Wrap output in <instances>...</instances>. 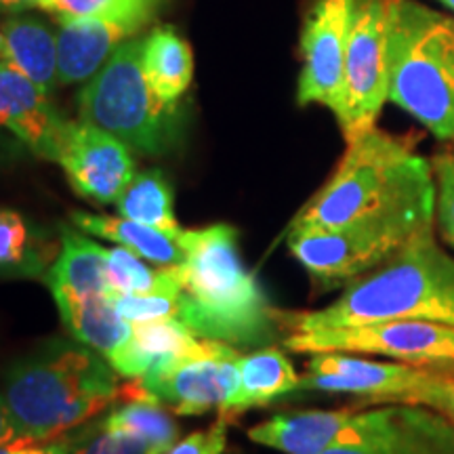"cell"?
Here are the masks:
<instances>
[{"mask_svg": "<svg viewBox=\"0 0 454 454\" xmlns=\"http://www.w3.org/2000/svg\"><path fill=\"white\" fill-rule=\"evenodd\" d=\"M72 124L49 93L0 59V127L24 141L34 156L59 164Z\"/></svg>", "mask_w": 454, "mask_h": 454, "instance_id": "obj_15", "label": "cell"}, {"mask_svg": "<svg viewBox=\"0 0 454 454\" xmlns=\"http://www.w3.org/2000/svg\"><path fill=\"white\" fill-rule=\"evenodd\" d=\"M51 0H0V13H24L27 9H47Z\"/></svg>", "mask_w": 454, "mask_h": 454, "instance_id": "obj_37", "label": "cell"}, {"mask_svg": "<svg viewBox=\"0 0 454 454\" xmlns=\"http://www.w3.org/2000/svg\"><path fill=\"white\" fill-rule=\"evenodd\" d=\"M391 421L394 404L372 411L282 412L248 429V438L282 454H325L372 444L391 427Z\"/></svg>", "mask_w": 454, "mask_h": 454, "instance_id": "obj_11", "label": "cell"}, {"mask_svg": "<svg viewBox=\"0 0 454 454\" xmlns=\"http://www.w3.org/2000/svg\"><path fill=\"white\" fill-rule=\"evenodd\" d=\"M325 454H454V425L425 406L394 404V421L381 438Z\"/></svg>", "mask_w": 454, "mask_h": 454, "instance_id": "obj_17", "label": "cell"}, {"mask_svg": "<svg viewBox=\"0 0 454 454\" xmlns=\"http://www.w3.org/2000/svg\"><path fill=\"white\" fill-rule=\"evenodd\" d=\"M106 429L133 435L150 446L152 454H162L177 442L179 427L167 406L156 400H127L101 419Z\"/></svg>", "mask_w": 454, "mask_h": 454, "instance_id": "obj_26", "label": "cell"}, {"mask_svg": "<svg viewBox=\"0 0 454 454\" xmlns=\"http://www.w3.org/2000/svg\"><path fill=\"white\" fill-rule=\"evenodd\" d=\"M170 0H51L47 13L57 21L84 17H130L152 24Z\"/></svg>", "mask_w": 454, "mask_h": 454, "instance_id": "obj_28", "label": "cell"}, {"mask_svg": "<svg viewBox=\"0 0 454 454\" xmlns=\"http://www.w3.org/2000/svg\"><path fill=\"white\" fill-rule=\"evenodd\" d=\"M387 95V0H356L345 57L343 110L337 116L345 144L377 127Z\"/></svg>", "mask_w": 454, "mask_h": 454, "instance_id": "obj_10", "label": "cell"}, {"mask_svg": "<svg viewBox=\"0 0 454 454\" xmlns=\"http://www.w3.org/2000/svg\"><path fill=\"white\" fill-rule=\"evenodd\" d=\"M240 357L231 345L198 337L190 348L158 362L144 377L130 379L127 387H121V397L156 400L184 417L213 408L231 417L240 391Z\"/></svg>", "mask_w": 454, "mask_h": 454, "instance_id": "obj_8", "label": "cell"}, {"mask_svg": "<svg viewBox=\"0 0 454 454\" xmlns=\"http://www.w3.org/2000/svg\"><path fill=\"white\" fill-rule=\"evenodd\" d=\"M27 242L30 234L21 215L0 208V270H13L26 263Z\"/></svg>", "mask_w": 454, "mask_h": 454, "instance_id": "obj_33", "label": "cell"}, {"mask_svg": "<svg viewBox=\"0 0 454 454\" xmlns=\"http://www.w3.org/2000/svg\"><path fill=\"white\" fill-rule=\"evenodd\" d=\"M231 421L234 419L227 414H219L211 427L185 435L184 440L175 442L162 454H223L227 448V429Z\"/></svg>", "mask_w": 454, "mask_h": 454, "instance_id": "obj_34", "label": "cell"}, {"mask_svg": "<svg viewBox=\"0 0 454 454\" xmlns=\"http://www.w3.org/2000/svg\"><path fill=\"white\" fill-rule=\"evenodd\" d=\"M4 57V36H3V32H0V59H3Z\"/></svg>", "mask_w": 454, "mask_h": 454, "instance_id": "obj_40", "label": "cell"}, {"mask_svg": "<svg viewBox=\"0 0 454 454\" xmlns=\"http://www.w3.org/2000/svg\"><path fill=\"white\" fill-rule=\"evenodd\" d=\"M121 217L150 225L164 234L179 236L181 227L173 208V187L162 170L147 168L135 173L116 200Z\"/></svg>", "mask_w": 454, "mask_h": 454, "instance_id": "obj_25", "label": "cell"}, {"mask_svg": "<svg viewBox=\"0 0 454 454\" xmlns=\"http://www.w3.org/2000/svg\"><path fill=\"white\" fill-rule=\"evenodd\" d=\"M400 404L425 406L454 425V377L431 372L419 387L402 397Z\"/></svg>", "mask_w": 454, "mask_h": 454, "instance_id": "obj_32", "label": "cell"}, {"mask_svg": "<svg viewBox=\"0 0 454 454\" xmlns=\"http://www.w3.org/2000/svg\"><path fill=\"white\" fill-rule=\"evenodd\" d=\"M59 167L78 196L90 202H116L135 177L130 147L107 130L87 122H74Z\"/></svg>", "mask_w": 454, "mask_h": 454, "instance_id": "obj_14", "label": "cell"}, {"mask_svg": "<svg viewBox=\"0 0 454 454\" xmlns=\"http://www.w3.org/2000/svg\"><path fill=\"white\" fill-rule=\"evenodd\" d=\"M67 452H70V442H67V438L64 435V438L27 446L21 454H67Z\"/></svg>", "mask_w": 454, "mask_h": 454, "instance_id": "obj_36", "label": "cell"}, {"mask_svg": "<svg viewBox=\"0 0 454 454\" xmlns=\"http://www.w3.org/2000/svg\"><path fill=\"white\" fill-rule=\"evenodd\" d=\"M144 70L156 95L167 104L179 106L194 76L190 44L170 26H160L144 38Z\"/></svg>", "mask_w": 454, "mask_h": 454, "instance_id": "obj_24", "label": "cell"}, {"mask_svg": "<svg viewBox=\"0 0 454 454\" xmlns=\"http://www.w3.org/2000/svg\"><path fill=\"white\" fill-rule=\"evenodd\" d=\"M3 395L20 440L41 444L87 425L121 397L118 372L78 340H51L4 374Z\"/></svg>", "mask_w": 454, "mask_h": 454, "instance_id": "obj_4", "label": "cell"}, {"mask_svg": "<svg viewBox=\"0 0 454 454\" xmlns=\"http://www.w3.org/2000/svg\"><path fill=\"white\" fill-rule=\"evenodd\" d=\"M179 294L173 265L150 268L145 259L124 247L107 248V297L110 294Z\"/></svg>", "mask_w": 454, "mask_h": 454, "instance_id": "obj_27", "label": "cell"}, {"mask_svg": "<svg viewBox=\"0 0 454 454\" xmlns=\"http://www.w3.org/2000/svg\"><path fill=\"white\" fill-rule=\"evenodd\" d=\"M198 337L177 316L133 325L127 345L110 360L118 377L139 379L158 362L190 348Z\"/></svg>", "mask_w": 454, "mask_h": 454, "instance_id": "obj_21", "label": "cell"}, {"mask_svg": "<svg viewBox=\"0 0 454 454\" xmlns=\"http://www.w3.org/2000/svg\"><path fill=\"white\" fill-rule=\"evenodd\" d=\"M438 3L444 4V7H448L454 13V0H438Z\"/></svg>", "mask_w": 454, "mask_h": 454, "instance_id": "obj_39", "label": "cell"}, {"mask_svg": "<svg viewBox=\"0 0 454 454\" xmlns=\"http://www.w3.org/2000/svg\"><path fill=\"white\" fill-rule=\"evenodd\" d=\"M70 221L76 230L116 242L118 247L129 248V251L154 265H179L185 257L179 244V236L164 234V231H158L150 225L124 219L121 215L110 217V215L72 211Z\"/></svg>", "mask_w": 454, "mask_h": 454, "instance_id": "obj_23", "label": "cell"}, {"mask_svg": "<svg viewBox=\"0 0 454 454\" xmlns=\"http://www.w3.org/2000/svg\"><path fill=\"white\" fill-rule=\"evenodd\" d=\"M61 322L78 343L95 349L107 362L121 351L133 333V325L118 314L107 294L95 297H72L53 294Z\"/></svg>", "mask_w": 454, "mask_h": 454, "instance_id": "obj_19", "label": "cell"}, {"mask_svg": "<svg viewBox=\"0 0 454 454\" xmlns=\"http://www.w3.org/2000/svg\"><path fill=\"white\" fill-rule=\"evenodd\" d=\"M280 320L286 333L379 320H423L454 328V254L431 223L377 270L345 284L326 308L280 311Z\"/></svg>", "mask_w": 454, "mask_h": 454, "instance_id": "obj_2", "label": "cell"}, {"mask_svg": "<svg viewBox=\"0 0 454 454\" xmlns=\"http://www.w3.org/2000/svg\"><path fill=\"white\" fill-rule=\"evenodd\" d=\"M179 294H110L118 314L130 325L177 316Z\"/></svg>", "mask_w": 454, "mask_h": 454, "instance_id": "obj_31", "label": "cell"}, {"mask_svg": "<svg viewBox=\"0 0 454 454\" xmlns=\"http://www.w3.org/2000/svg\"><path fill=\"white\" fill-rule=\"evenodd\" d=\"M284 349L293 354L348 351L387 357L414 368L454 377V328L423 320H379L356 326L288 333Z\"/></svg>", "mask_w": 454, "mask_h": 454, "instance_id": "obj_9", "label": "cell"}, {"mask_svg": "<svg viewBox=\"0 0 454 454\" xmlns=\"http://www.w3.org/2000/svg\"><path fill=\"white\" fill-rule=\"evenodd\" d=\"M391 104L454 145V17L417 0H387Z\"/></svg>", "mask_w": 454, "mask_h": 454, "instance_id": "obj_5", "label": "cell"}, {"mask_svg": "<svg viewBox=\"0 0 454 454\" xmlns=\"http://www.w3.org/2000/svg\"><path fill=\"white\" fill-rule=\"evenodd\" d=\"M27 446H32V444H27V442H17V444H11L7 448H0V454H21Z\"/></svg>", "mask_w": 454, "mask_h": 454, "instance_id": "obj_38", "label": "cell"}, {"mask_svg": "<svg viewBox=\"0 0 454 454\" xmlns=\"http://www.w3.org/2000/svg\"><path fill=\"white\" fill-rule=\"evenodd\" d=\"M417 207H435L431 160L412 141L374 127L349 141L337 168L301 208L291 230L340 227Z\"/></svg>", "mask_w": 454, "mask_h": 454, "instance_id": "obj_3", "label": "cell"}, {"mask_svg": "<svg viewBox=\"0 0 454 454\" xmlns=\"http://www.w3.org/2000/svg\"><path fill=\"white\" fill-rule=\"evenodd\" d=\"M67 442H70L67 454H152L145 442L106 429L101 421L84 427L78 435L67 438Z\"/></svg>", "mask_w": 454, "mask_h": 454, "instance_id": "obj_30", "label": "cell"}, {"mask_svg": "<svg viewBox=\"0 0 454 454\" xmlns=\"http://www.w3.org/2000/svg\"><path fill=\"white\" fill-rule=\"evenodd\" d=\"M179 244L185 257L173 265L179 280L177 317L196 337L259 349L284 331L280 311L242 263L234 227L185 230Z\"/></svg>", "mask_w": 454, "mask_h": 454, "instance_id": "obj_1", "label": "cell"}, {"mask_svg": "<svg viewBox=\"0 0 454 454\" xmlns=\"http://www.w3.org/2000/svg\"><path fill=\"white\" fill-rule=\"evenodd\" d=\"M44 282L53 294L95 297L107 294V248L72 227H61V253Z\"/></svg>", "mask_w": 454, "mask_h": 454, "instance_id": "obj_20", "label": "cell"}, {"mask_svg": "<svg viewBox=\"0 0 454 454\" xmlns=\"http://www.w3.org/2000/svg\"><path fill=\"white\" fill-rule=\"evenodd\" d=\"M431 223L435 207H417L340 227L288 230V248L322 288L345 286L389 261Z\"/></svg>", "mask_w": 454, "mask_h": 454, "instance_id": "obj_7", "label": "cell"}, {"mask_svg": "<svg viewBox=\"0 0 454 454\" xmlns=\"http://www.w3.org/2000/svg\"><path fill=\"white\" fill-rule=\"evenodd\" d=\"M356 0H316L301 34L297 104L325 106L339 116L345 95V57Z\"/></svg>", "mask_w": 454, "mask_h": 454, "instance_id": "obj_12", "label": "cell"}, {"mask_svg": "<svg viewBox=\"0 0 454 454\" xmlns=\"http://www.w3.org/2000/svg\"><path fill=\"white\" fill-rule=\"evenodd\" d=\"M301 374L291 357L278 348H259L240 357V391L231 408V417L263 408L278 397L299 391Z\"/></svg>", "mask_w": 454, "mask_h": 454, "instance_id": "obj_22", "label": "cell"}, {"mask_svg": "<svg viewBox=\"0 0 454 454\" xmlns=\"http://www.w3.org/2000/svg\"><path fill=\"white\" fill-rule=\"evenodd\" d=\"M435 177V231L454 253V145L431 158Z\"/></svg>", "mask_w": 454, "mask_h": 454, "instance_id": "obj_29", "label": "cell"}, {"mask_svg": "<svg viewBox=\"0 0 454 454\" xmlns=\"http://www.w3.org/2000/svg\"><path fill=\"white\" fill-rule=\"evenodd\" d=\"M17 442H24V440H20V435H17V429L13 425V419H11L7 400H4L3 391H0V448L17 444Z\"/></svg>", "mask_w": 454, "mask_h": 454, "instance_id": "obj_35", "label": "cell"}, {"mask_svg": "<svg viewBox=\"0 0 454 454\" xmlns=\"http://www.w3.org/2000/svg\"><path fill=\"white\" fill-rule=\"evenodd\" d=\"M4 36V57L11 67L30 78L44 93L59 87V47L57 32L38 17H11L0 27Z\"/></svg>", "mask_w": 454, "mask_h": 454, "instance_id": "obj_18", "label": "cell"}, {"mask_svg": "<svg viewBox=\"0 0 454 454\" xmlns=\"http://www.w3.org/2000/svg\"><path fill=\"white\" fill-rule=\"evenodd\" d=\"M429 371L391 360H372L371 356L348 351L309 354L299 391H325L364 397L368 404H400L402 397L419 387Z\"/></svg>", "mask_w": 454, "mask_h": 454, "instance_id": "obj_13", "label": "cell"}, {"mask_svg": "<svg viewBox=\"0 0 454 454\" xmlns=\"http://www.w3.org/2000/svg\"><path fill=\"white\" fill-rule=\"evenodd\" d=\"M57 24L59 84L70 87L90 81L133 34L144 30L147 21L130 17H84Z\"/></svg>", "mask_w": 454, "mask_h": 454, "instance_id": "obj_16", "label": "cell"}, {"mask_svg": "<svg viewBox=\"0 0 454 454\" xmlns=\"http://www.w3.org/2000/svg\"><path fill=\"white\" fill-rule=\"evenodd\" d=\"M144 38L127 41L78 93L81 122L93 124L145 156H162L179 141V107L156 95L141 59Z\"/></svg>", "mask_w": 454, "mask_h": 454, "instance_id": "obj_6", "label": "cell"}]
</instances>
